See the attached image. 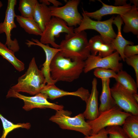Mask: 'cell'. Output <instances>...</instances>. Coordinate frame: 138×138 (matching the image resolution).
Here are the masks:
<instances>
[{
	"label": "cell",
	"instance_id": "8fae6325",
	"mask_svg": "<svg viewBox=\"0 0 138 138\" xmlns=\"http://www.w3.org/2000/svg\"><path fill=\"white\" fill-rule=\"evenodd\" d=\"M16 0H8L5 17L3 22L0 23V34L5 33L6 36L5 44L8 49L14 53L18 51L20 49L17 40L11 39V32L13 29L16 27L14 21L15 8L17 3Z\"/></svg>",
	"mask_w": 138,
	"mask_h": 138
},
{
	"label": "cell",
	"instance_id": "1f68e13d",
	"mask_svg": "<svg viewBox=\"0 0 138 138\" xmlns=\"http://www.w3.org/2000/svg\"><path fill=\"white\" fill-rule=\"evenodd\" d=\"M108 133L106 129L103 128L96 134L85 136L84 138H108Z\"/></svg>",
	"mask_w": 138,
	"mask_h": 138
},
{
	"label": "cell",
	"instance_id": "9c48e42d",
	"mask_svg": "<svg viewBox=\"0 0 138 138\" xmlns=\"http://www.w3.org/2000/svg\"><path fill=\"white\" fill-rule=\"evenodd\" d=\"M80 1L79 0H70L61 7H49L52 17L62 19L70 27L79 25L83 19L78 9Z\"/></svg>",
	"mask_w": 138,
	"mask_h": 138
},
{
	"label": "cell",
	"instance_id": "74e56055",
	"mask_svg": "<svg viewBox=\"0 0 138 138\" xmlns=\"http://www.w3.org/2000/svg\"><path fill=\"white\" fill-rule=\"evenodd\" d=\"M3 4L1 1H0V9L3 6Z\"/></svg>",
	"mask_w": 138,
	"mask_h": 138
},
{
	"label": "cell",
	"instance_id": "ffe728a7",
	"mask_svg": "<svg viewBox=\"0 0 138 138\" xmlns=\"http://www.w3.org/2000/svg\"><path fill=\"white\" fill-rule=\"evenodd\" d=\"M101 80L102 90L100 98V103L98 107L99 112L108 110L116 105L110 93V79Z\"/></svg>",
	"mask_w": 138,
	"mask_h": 138
},
{
	"label": "cell",
	"instance_id": "9a60e30c",
	"mask_svg": "<svg viewBox=\"0 0 138 138\" xmlns=\"http://www.w3.org/2000/svg\"><path fill=\"white\" fill-rule=\"evenodd\" d=\"M102 6L99 10L93 12H88L83 9V12L89 17L100 21L103 16L108 15L118 14L119 15L125 13L130 10L132 6L130 4L120 6L108 5L103 3L101 0Z\"/></svg>",
	"mask_w": 138,
	"mask_h": 138
},
{
	"label": "cell",
	"instance_id": "4dcf8cb0",
	"mask_svg": "<svg viewBox=\"0 0 138 138\" xmlns=\"http://www.w3.org/2000/svg\"><path fill=\"white\" fill-rule=\"evenodd\" d=\"M123 54L125 58L138 54V45H126L123 50Z\"/></svg>",
	"mask_w": 138,
	"mask_h": 138
},
{
	"label": "cell",
	"instance_id": "f546056e",
	"mask_svg": "<svg viewBox=\"0 0 138 138\" xmlns=\"http://www.w3.org/2000/svg\"><path fill=\"white\" fill-rule=\"evenodd\" d=\"M125 61L128 65L131 66L134 68L135 74L136 82L138 86V55L126 57Z\"/></svg>",
	"mask_w": 138,
	"mask_h": 138
},
{
	"label": "cell",
	"instance_id": "8d00e7d4",
	"mask_svg": "<svg viewBox=\"0 0 138 138\" xmlns=\"http://www.w3.org/2000/svg\"><path fill=\"white\" fill-rule=\"evenodd\" d=\"M130 2L131 3H133L134 5L138 7V0H130Z\"/></svg>",
	"mask_w": 138,
	"mask_h": 138
},
{
	"label": "cell",
	"instance_id": "7a4b0ae2",
	"mask_svg": "<svg viewBox=\"0 0 138 138\" xmlns=\"http://www.w3.org/2000/svg\"><path fill=\"white\" fill-rule=\"evenodd\" d=\"M59 52L73 60H85L90 54L87 34L85 31L66 34L60 42Z\"/></svg>",
	"mask_w": 138,
	"mask_h": 138
},
{
	"label": "cell",
	"instance_id": "277c9868",
	"mask_svg": "<svg viewBox=\"0 0 138 138\" xmlns=\"http://www.w3.org/2000/svg\"><path fill=\"white\" fill-rule=\"evenodd\" d=\"M56 111L55 115L51 116L49 120L57 124L60 128L78 131L85 136L91 135V128L85 121L83 113L72 117L71 111L63 109Z\"/></svg>",
	"mask_w": 138,
	"mask_h": 138
},
{
	"label": "cell",
	"instance_id": "44dd1931",
	"mask_svg": "<svg viewBox=\"0 0 138 138\" xmlns=\"http://www.w3.org/2000/svg\"><path fill=\"white\" fill-rule=\"evenodd\" d=\"M52 17L49 7L43 3H39L38 1L35 7L33 18L42 32Z\"/></svg>",
	"mask_w": 138,
	"mask_h": 138
},
{
	"label": "cell",
	"instance_id": "3957f363",
	"mask_svg": "<svg viewBox=\"0 0 138 138\" xmlns=\"http://www.w3.org/2000/svg\"><path fill=\"white\" fill-rule=\"evenodd\" d=\"M45 85L43 74L39 69L33 57L25 74L19 77L17 83L10 88L18 93L34 95L40 93Z\"/></svg>",
	"mask_w": 138,
	"mask_h": 138
},
{
	"label": "cell",
	"instance_id": "4316f807",
	"mask_svg": "<svg viewBox=\"0 0 138 138\" xmlns=\"http://www.w3.org/2000/svg\"><path fill=\"white\" fill-rule=\"evenodd\" d=\"M37 0H20L18 10L21 16L27 18H33V16Z\"/></svg>",
	"mask_w": 138,
	"mask_h": 138
},
{
	"label": "cell",
	"instance_id": "ba28073f",
	"mask_svg": "<svg viewBox=\"0 0 138 138\" xmlns=\"http://www.w3.org/2000/svg\"><path fill=\"white\" fill-rule=\"evenodd\" d=\"M7 98H15L22 100L24 104L22 108L27 111L35 108L45 109L49 108L56 111L63 109L64 107L50 102L47 100L48 98L45 94L39 93L33 96H28L22 95L10 88L6 96Z\"/></svg>",
	"mask_w": 138,
	"mask_h": 138
},
{
	"label": "cell",
	"instance_id": "83f0119b",
	"mask_svg": "<svg viewBox=\"0 0 138 138\" xmlns=\"http://www.w3.org/2000/svg\"><path fill=\"white\" fill-rule=\"evenodd\" d=\"M106 129L109 135L108 138H129L121 126H108Z\"/></svg>",
	"mask_w": 138,
	"mask_h": 138
},
{
	"label": "cell",
	"instance_id": "f1b7e54d",
	"mask_svg": "<svg viewBox=\"0 0 138 138\" xmlns=\"http://www.w3.org/2000/svg\"><path fill=\"white\" fill-rule=\"evenodd\" d=\"M94 75L97 77L101 79L115 78L117 73L114 71L109 69L97 68L94 69Z\"/></svg>",
	"mask_w": 138,
	"mask_h": 138
},
{
	"label": "cell",
	"instance_id": "8992f818",
	"mask_svg": "<svg viewBox=\"0 0 138 138\" xmlns=\"http://www.w3.org/2000/svg\"><path fill=\"white\" fill-rule=\"evenodd\" d=\"M82 16L83 19L81 23L78 27L74 29V33L87 29L95 30L100 33L103 41L107 44L111 43L116 37L117 34L112 26L114 17L113 16L107 20L101 21L93 20L83 12Z\"/></svg>",
	"mask_w": 138,
	"mask_h": 138
},
{
	"label": "cell",
	"instance_id": "d590c367",
	"mask_svg": "<svg viewBox=\"0 0 138 138\" xmlns=\"http://www.w3.org/2000/svg\"><path fill=\"white\" fill-rule=\"evenodd\" d=\"M133 97L135 100L138 103V95L137 93L133 94Z\"/></svg>",
	"mask_w": 138,
	"mask_h": 138
},
{
	"label": "cell",
	"instance_id": "2e32d148",
	"mask_svg": "<svg viewBox=\"0 0 138 138\" xmlns=\"http://www.w3.org/2000/svg\"><path fill=\"white\" fill-rule=\"evenodd\" d=\"M91 93L86 103V109L83 113L85 119L89 121L93 120L98 116V98L99 92L97 89V81L94 78L92 81Z\"/></svg>",
	"mask_w": 138,
	"mask_h": 138
},
{
	"label": "cell",
	"instance_id": "e0dca14e",
	"mask_svg": "<svg viewBox=\"0 0 138 138\" xmlns=\"http://www.w3.org/2000/svg\"><path fill=\"white\" fill-rule=\"evenodd\" d=\"M89 48L91 54L98 55L102 57L109 56L115 50L111 43L107 44L103 40L100 35H96L88 41Z\"/></svg>",
	"mask_w": 138,
	"mask_h": 138
},
{
	"label": "cell",
	"instance_id": "d6a6232c",
	"mask_svg": "<svg viewBox=\"0 0 138 138\" xmlns=\"http://www.w3.org/2000/svg\"><path fill=\"white\" fill-rule=\"evenodd\" d=\"M127 0H115L114 5L115 6H120L127 4L126 3Z\"/></svg>",
	"mask_w": 138,
	"mask_h": 138
},
{
	"label": "cell",
	"instance_id": "7402d4cb",
	"mask_svg": "<svg viewBox=\"0 0 138 138\" xmlns=\"http://www.w3.org/2000/svg\"><path fill=\"white\" fill-rule=\"evenodd\" d=\"M16 20L20 27L29 34L41 36L42 33L39 25L33 18L23 17L16 15Z\"/></svg>",
	"mask_w": 138,
	"mask_h": 138
},
{
	"label": "cell",
	"instance_id": "cb8c5ba5",
	"mask_svg": "<svg viewBox=\"0 0 138 138\" xmlns=\"http://www.w3.org/2000/svg\"><path fill=\"white\" fill-rule=\"evenodd\" d=\"M14 53L5 44L0 42V55L12 64L17 71H22L25 69L24 64L18 59Z\"/></svg>",
	"mask_w": 138,
	"mask_h": 138
},
{
	"label": "cell",
	"instance_id": "6da1fadb",
	"mask_svg": "<svg viewBox=\"0 0 138 138\" xmlns=\"http://www.w3.org/2000/svg\"><path fill=\"white\" fill-rule=\"evenodd\" d=\"M85 65L84 61L73 60L63 56L59 52L50 65L51 77L56 82H72L79 78L83 71Z\"/></svg>",
	"mask_w": 138,
	"mask_h": 138
},
{
	"label": "cell",
	"instance_id": "e575fe53",
	"mask_svg": "<svg viewBox=\"0 0 138 138\" xmlns=\"http://www.w3.org/2000/svg\"><path fill=\"white\" fill-rule=\"evenodd\" d=\"M40 2L41 3H43L47 6L49 5L50 4V3L48 1V0H40Z\"/></svg>",
	"mask_w": 138,
	"mask_h": 138
},
{
	"label": "cell",
	"instance_id": "603a6c76",
	"mask_svg": "<svg viewBox=\"0 0 138 138\" xmlns=\"http://www.w3.org/2000/svg\"><path fill=\"white\" fill-rule=\"evenodd\" d=\"M114 78L117 82L133 94L137 93L138 86L136 82L125 71L122 70L117 73Z\"/></svg>",
	"mask_w": 138,
	"mask_h": 138
},
{
	"label": "cell",
	"instance_id": "4fadbf2b",
	"mask_svg": "<svg viewBox=\"0 0 138 138\" xmlns=\"http://www.w3.org/2000/svg\"><path fill=\"white\" fill-rule=\"evenodd\" d=\"M31 40H26L25 43L28 47L32 45L39 46L43 50L45 53V60L42 64L41 70L45 78V84H55L56 82L52 80L51 77L50 66L54 56L58 52L60 51V49L51 47L49 44H42L37 39L32 38Z\"/></svg>",
	"mask_w": 138,
	"mask_h": 138
},
{
	"label": "cell",
	"instance_id": "836d02e7",
	"mask_svg": "<svg viewBox=\"0 0 138 138\" xmlns=\"http://www.w3.org/2000/svg\"><path fill=\"white\" fill-rule=\"evenodd\" d=\"M48 1L50 3L52 4L55 7H58L59 5H62V3L60 2L55 0H48Z\"/></svg>",
	"mask_w": 138,
	"mask_h": 138
},
{
	"label": "cell",
	"instance_id": "5b68a950",
	"mask_svg": "<svg viewBox=\"0 0 138 138\" xmlns=\"http://www.w3.org/2000/svg\"><path fill=\"white\" fill-rule=\"evenodd\" d=\"M130 113L123 111L116 105L112 108L99 112L97 117L95 119L86 121L90 127L91 135L97 133L102 129L108 126H122L125 120Z\"/></svg>",
	"mask_w": 138,
	"mask_h": 138
},
{
	"label": "cell",
	"instance_id": "484cf974",
	"mask_svg": "<svg viewBox=\"0 0 138 138\" xmlns=\"http://www.w3.org/2000/svg\"><path fill=\"white\" fill-rule=\"evenodd\" d=\"M0 119L3 128L2 134L0 138H6L8 134L15 129L22 128L29 129L31 127L30 123H19L15 124L4 117L0 113Z\"/></svg>",
	"mask_w": 138,
	"mask_h": 138
},
{
	"label": "cell",
	"instance_id": "7c38bea8",
	"mask_svg": "<svg viewBox=\"0 0 138 138\" xmlns=\"http://www.w3.org/2000/svg\"><path fill=\"white\" fill-rule=\"evenodd\" d=\"M110 91L117 105L124 111L138 115V103L134 99L132 93L117 82L110 88Z\"/></svg>",
	"mask_w": 138,
	"mask_h": 138
},
{
	"label": "cell",
	"instance_id": "ac0fdd59",
	"mask_svg": "<svg viewBox=\"0 0 138 138\" xmlns=\"http://www.w3.org/2000/svg\"><path fill=\"white\" fill-rule=\"evenodd\" d=\"M123 22L120 15L114 17L113 24L116 25L118 29V34L111 43L113 47L119 53L122 59L125 61V58L123 50L125 47L127 45H133V42L125 39L123 37L121 32V27Z\"/></svg>",
	"mask_w": 138,
	"mask_h": 138
},
{
	"label": "cell",
	"instance_id": "52a82bcc",
	"mask_svg": "<svg viewBox=\"0 0 138 138\" xmlns=\"http://www.w3.org/2000/svg\"><path fill=\"white\" fill-rule=\"evenodd\" d=\"M74 29L73 27L68 26L66 22L62 19L52 17L45 25L40 41L42 44H50L54 48H59V45L55 42V38L59 37L61 33L73 34L74 33Z\"/></svg>",
	"mask_w": 138,
	"mask_h": 138
},
{
	"label": "cell",
	"instance_id": "d4e9b609",
	"mask_svg": "<svg viewBox=\"0 0 138 138\" xmlns=\"http://www.w3.org/2000/svg\"><path fill=\"white\" fill-rule=\"evenodd\" d=\"M122 126L129 138H138V115L128 116Z\"/></svg>",
	"mask_w": 138,
	"mask_h": 138
},
{
	"label": "cell",
	"instance_id": "30bf717a",
	"mask_svg": "<svg viewBox=\"0 0 138 138\" xmlns=\"http://www.w3.org/2000/svg\"><path fill=\"white\" fill-rule=\"evenodd\" d=\"M121 59L117 51L103 57L90 54L84 61L83 71L86 73L96 68H101L111 69L117 73L122 70L123 64L120 62Z\"/></svg>",
	"mask_w": 138,
	"mask_h": 138
},
{
	"label": "cell",
	"instance_id": "d6986e66",
	"mask_svg": "<svg viewBox=\"0 0 138 138\" xmlns=\"http://www.w3.org/2000/svg\"><path fill=\"white\" fill-rule=\"evenodd\" d=\"M125 25L123 30L124 32H132L138 34V7L133 5L131 9L123 14L120 15Z\"/></svg>",
	"mask_w": 138,
	"mask_h": 138
},
{
	"label": "cell",
	"instance_id": "5bb4252c",
	"mask_svg": "<svg viewBox=\"0 0 138 138\" xmlns=\"http://www.w3.org/2000/svg\"><path fill=\"white\" fill-rule=\"evenodd\" d=\"M40 93L45 94L48 98L52 100L65 96L72 95L80 97L86 103L90 94L88 89L82 87L75 91L68 92L59 89L55 84H46Z\"/></svg>",
	"mask_w": 138,
	"mask_h": 138
}]
</instances>
